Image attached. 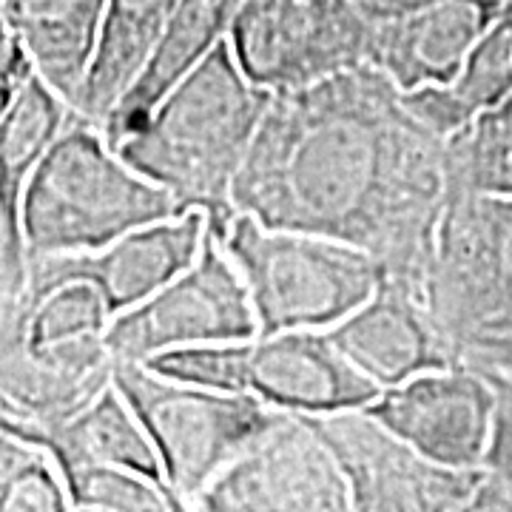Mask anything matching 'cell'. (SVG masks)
Instances as JSON below:
<instances>
[{"label":"cell","instance_id":"obj_1","mask_svg":"<svg viewBox=\"0 0 512 512\" xmlns=\"http://www.w3.org/2000/svg\"><path fill=\"white\" fill-rule=\"evenodd\" d=\"M450 191L447 140L370 63L271 97L234 185V211L362 248L424 299Z\"/></svg>","mask_w":512,"mask_h":512},{"label":"cell","instance_id":"obj_2","mask_svg":"<svg viewBox=\"0 0 512 512\" xmlns=\"http://www.w3.org/2000/svg\"><path fill=\"white\" fill-rule=\"evenodd\" d=\"M271 97L239 69L225 40L200 69L165 94L117 151L163 185L185 211H202L211 234H222L237 214L234 185Z\"/></svg>","mask_w":512,"mask_h":512},{"label":"cell","instance_id":"obj_3","mask_svg":"<svg viewBox=\"0 0 512 512\" xmlns=\"http://www.w3.org/2000/svg\"><path fill=\"white\" fill-rule=\"evenodd\" d=\"M185 214L163 185L111 146L103 128L69 117L23 191L26 259L89 254L151 222Z\"/></svg>","mask_w":512,"mask_h":512},{"label":"cell","instance_id":"obj_4","mask_svg":"<svg viewBox=\"0 0 512 512\" xmlns=\"http://www.w3.org/2000/svg\"><path fill=\"white\" fill-rule=\"evenodd\" d=\"M217 237L245 279L259 333L333 328L384 279L382 262L362 248L271 228L251 214H234Z\"/></svg>","mask_w":512,"mask_h":512},{"label":"cell","instance_id":"obj_5","mask_svg":"<svg viewBox=\"0 0 512 512\" xmlns=\"http://www.w3.org/2000/svg\"><path fill=\"white\" fill-rule=\"evenodd\" d=\"M143 365L183 382L254 396L293 416L367 407L382 393L350 365L325 330L259 333L245 342L171 350Z\"/></svg>","mask_w":512,"mask_h":512},{"label":"cell","instance_id":"obj_6","mask_svg":"<svg viewBox=\"0 0 512 512\" xmlns=\"http://www.w3.org/2000/svg\"><path fill=\"white\" fill-rule=\"evenodd\" d=\"M114 384L146 427L183 512L279 416L254 396L183 382L143 362L114 359Z\"/></svg>","mask_w":512,"mask_h":512},{"label":"cell","instance_id":"obj_7","mask_svg":"<svg viewBox=\"0 0 512 512\" xmlns=\"http://www.w3.org/2000/svg\"><path fill=\"white\" fill-rule=\"evenodd\" d=\"M370 32L350 0H245L228 43L254 86L282 94L365 66Z\"/></svg>","mask_w":512,"mask_h":512},{"label":"cell","instance_id":"obj_8","mask_svg":"<svg viewBox=\"0 0 512 512\" xmlns=\"http://www.w3.org/2000/svg\"><path fill=\"white\" fill-rule=\"evenodd\" d=\"M254 336H259V322L245 279L208 228L200 256L146 302L114 316L106 342L120 362H151L171 350Z\"/></svg>","mask_w":512,"mask_h":512},{"label":"cell","instance_id":"obj_9","mask_svg":"<svg viewBox=\"0 0 512 512\" xmlns=\"http://www.w3.org/2000/svg\"><path fill=\"white\" fill-rule=\"evenodd\" d=\"M348 481L353 512H427L473 507L481 470H456L421 456L367 407L302 416Z\"/></svg>","mask_w":512,"mask_h":512},{"label":"cell","instance_id":"obj_10","mask_svg":"<svg viewBox=\"0 0 512 512\" xmlns=\"http://www.w3.org/2000/svg\"><path fill=\"white\" fill-rule=\"evenodd\" d=\"M202 512H345L348 481L302 416L279 413L197 498Z\"/></svg>","mask_w":512,"mask_h":512},{"label":"cell","instance_id":"obj_11","mask_svg":"<svg viewBox=\"0 0 512 512\" xmlns=\"http://www.w3.org/2000/svg\"><path fill=\"white\" fill-rule=\"evenodd\" d=\"M367 410L430 461L481 470L493 439L495 390L476 367H430L382 390Z\"/></svg>","mask_w":512,"mask_h":512},{"label":"cell","instance_id":"obj_12","mask_svg":"<svg viewBox=\"0 0 512 512\" xmlns=\"http://www.w3.org/2000/svg\"><path fill=\"white\" fill-rule=\"evenodd\" d=\"M205 239L208 217L194 208L180 217L128 231L100 251L26 259L23 293H46L63 282L83 279L103 293L111 316H120L183 274L200 256Z\"/></svg>","mask_w":512,"mask_h":512},{"label":"cell","instance_id":"obj_13","mask_svg":"<svg viewBox=\"0 0 512 512\" xmlns=\"http://www.w3.org/2000/svg\"><path fill=\"white\" fill-rule=\"evenodd\" d=\"M504 9L507 0H436L373 23L367 63L402 92L450 83Z\"/></svg>","mask_w":512,"mask_h":512},{"label":"cell","instance_id":"obj_14","mask_svg":"<svg viewBox=\"0 0 512 512\" xmlns=\"http://www.w3.org/2000/svg\"><path fill=\"white\" fill-rule=\"evenodd\" d=\"M325 333L379 390L396 387L430 367L456 365L424 299L387 276L367 302Z\"/></svg>","mask_w":512,"mask_h":512},{"label":"cell","instance_id":"obj_15","mask_svg":"<svg viewBox=\"0 0 512 512\" xmlns=\"http://www.w3.org/2000/svg\"><path fill=\"white\" fill-rule=\"evenodd\" d=\"M245 0H180L163 37L148 57L146 69L134 80L126 97L103 123V134L114 148L134 134L160 106L165 94L200 69L231 35Z\"/></svg>","mask_w":512,"mask_h":512},{"label":"cell","instance_id":"obj_16","mask_svg":"<svg viewBox=\"0 0 512 512\" xmlns=\"http://www.w3.org/2000/svg\"><path fill=\"white\" fill-rule=\"evenodd\" d=\"M35 60V72L77 106L109 0H0Z\"/></svg>","mask_w":512,"mask_h":512},{"label":"cell","instance_id":"obj_17","mask_svg":"<svg viewBox=\"0 0 512 512\" xmlns=\"http://www.w3.org/2000/svg\"><path fill=\"white\" fill-rule=\"evenodd\" d=\"M180 0H109L92 69L74 114L103 128L154 55Z\"/></svg>","mask_w":512,"mask_h":512},{"label":"cell","instance_id":"obj_18","mask_svg":"<svg viewBox=\"0 0 512 512\" xmlns=\"http://www.w3.org/2000/svg\"><path fill=\"white\" fill-rule=\"evenodd\" d=\"M29 441L43 444L55 456L60 473L86 464H111L165 487L163 464L148 439L146 427L140 424L137 413L114 382L83 410Z\"/></svg>","mask_w":512,"mask_h":512},{"label":"cell","instance_id":"obj_19","mask_svg":"<svg viewBox=\"0 0 512 512\" xmlns=\"http://www.w3.org/2000/svg\"><path fill=\"white\" fill-rule=\"evenodd\" d=\"M69 117L72 106L40 74H35L15 103L0 114V220L20 256H26L20 234L23 191Z\"/></svg>","mask_w":512,"mask_h":512},{"label":"cell","instance_id":"obj_20","mask_svg":"<svg viewBox=\"0 0 512 512\" xmlns=\"http://www.w3.org/2000/svg\"><path fill=\"white\" fill-rule=\"evenodd\" d=\"M63 510H72V501L55 456L0 427V512Z\"/></svg>","mask_w":512,"mask_h":512},{"label":"cell","instance_id":"obj_21","mask_svg":"<svg viewBox=\"0 0 512 512\" xmlns=\"http://www.w3.org/2000/svg\"><path fill=\"white\" fill-rule=\"evenodd\" d=\"M72 510L80 512H183L163 484L111 464L63 470Z\"/></svg>","mask_w":512,"mask_h":512},{"label":"cell","instance_id":"obj_22","mask_svg":"<svg viewBox=\"0 0 512 512\" xmlns=\"http://www.w3.org/2000/svg\"><path fill=\"white\" fill-rule=\"evenodd\" d=\"M35 74V60L29 55L18 26L0 6V114L15 103V97Z\"/></svg>","mask_w":512,"mask_h":512},{"label":"cell","instance_id":"obj_23","mask_svg":"<svg viewBox=\"0 0 512 512\" xmlns=\"http://www.w3.org/2000/svg\"><path fill=\"white\" fill-rule=\"evenodd\" d=\"M461 365L512 373V313L476 333V339L470 342Z\"/></svg>","mask_w":512,"mask_h":512},{"label":"cell","instance_id":"obj_24","mask_svg":"<svg viewBox=\"0 0 512 512\" xmlns=\"http://www.w3.org/2000/svg\"><path fill=\"white\" fill-rule=\"evenodd\" d=\"M26 291V265H20L9 251H0V322L20 311Z\"/></svg>","mask_w":512,"mask_h":512},{"label":"cell","instance_id":"obj_25","mask_svg":"<svg viewBox=\"0 0 512 512\" xmlns=\"http://www.w3.org/2000/svg\"><path fill=\"white\" fill-rule=\"evenodd\" d=\"M427 3H436V0H390V6H393V18L407 15V12H413V9H421V6H427Z\"/></svg>","mask_w":512,"mask_h":512},{"label":"cell","instance_id":"obj_26","mask_svg":"<svg viewBox=\"0 0 512 512\" xmlns=\"http://www.w3.org/2000/svg\"><path fill=\"white\" fill-rule=\"evenodd\" d=\"M0 251H9V254L18 259L20 265H26V256H20L18 251H15V245L9 242V237H6V228H3V220H0Z\"/></svg>","mask_w":512,"mask_h":512}]
</instances>
